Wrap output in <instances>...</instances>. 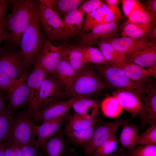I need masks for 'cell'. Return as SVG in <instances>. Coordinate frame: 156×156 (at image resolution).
<instances>
[{"label":"cell","mask_w":156,"mask_h":156,"mask_svg":"<svg viewBox=\"0 0 156 156\" xmlns=\"http://www.w3.org/2000/svg\"><path fill=\"white\" fill-rule=\"evenodd\" d=\"M41 27L37 1L33 0L29 23L24 31L20 42L21 52L28 73L47 40Z\"/></svg>","instance_id":"6da1fadb"},{"label":"cell","mask_w":156,"mask_h":156,"mask_svg":"<svg viewBox=\"0 0 156 156\" xmlns=\"http://www.w3.org/2000/svg\"><path fill=\"white\" fill-rule=\"evenodd\" d=\"M94 70L107 86L116 90H122L132 92L144 99L151 83L132 79L120 69L110 64H93Z\"/></svg>","instance_id":"7a4b0ae2"},{"label":"cell","mask_w":156,"mask_h":156,"mask_svg":"<svg viewBox=\"0 0 156 156\" xmlns=\"http://www.w3.org/2000/svg\"><path fill=\"white\" fill-rule=\"evenodd\" d=\"M33 0L10 1L11 13L5 19L7 35L6 40L12 46H19L21 38L31 18Z\"/></svg>","instance_id":"3957f363"},{"label":"cell","mask_w":156,"mask_h":156,"mask_svg":"<svg viewBox=\"0 0 156 156\" xmlns=\"http://www.w3.org/2000/svg\"><path fill=\"white\" fill-rule=\"evenodd\" d=\"M107 86L92 66L87 63L76 73L67 95L71 98L90 97L99 94Z\"/></svg>","instance_id":"277c9868"},{"label":"cell","mask_w":156,"mask_h":156,"mask_svg":"<svg viewBox=\"0 0 156 156\" xmlns=\"http://www.w3.org/2000/svg\"><path fill=\"white\" fill-rule=\"evenodd\" d=\"M36 126L33 113L28 107L14 117L10 133L7 140L16 142L22 146H35Z\"/></svg>","instance_id":"5b68a950"},{"label":"cell","mask_w":156,"mask_h":156,"mask_svg":"<svg viewBox=\"0 0 156 156\" xmlns=\"http://www.w3.org/2000/svg\"><path fill=\"white\" fill-rule=\"evenodd\" d=\"M38 10L42 29L48 40H61L62 22L59 16L41 0L37 1Z\"/></svg>","instance_id":"8992f818"},{"label":"cell","mask_w":156,"mask_h":156,"mask_svg":"<svg viewBox=\"0 0 156 156\" xmlns=\"http://www.w3.org/2000/svg\"><path fill=\"white\" fill-rule=\"evenodd\" d=\"M122 29L118 22L104 23L90 31L81 33L78 37L77 46L96 45L99 42L115 38Z\"/></svg>","instance_id":"52a82bcc"},{"label":"cell","mask_w":156,"mask_h":156,"mask_svg":"<svg viewBox=\"0 0 156 156\" xmlns=\"http://www.w3.org/2000/svg\"><path fill=\"white\" fill-rule=\"evenodd\" d=\"M27 73L25 72L16 80L6 94L5 99L8 101L6 107L14 117L18 109L29 103V92L26 81Z\"/></svg>","instance_id":"ba28073f"},{"label":"cell","mask_w":156,"mask_h":156,"mask_svg":"<svg viewBox=\"0 0 156 156\" xmlns=\"http://www.w3.org/2000/svg\"><path fill=\"white\" fill-rule=\"evenodd\" d=\"M0 69L14 80L20 79L26 72L20 50H0Z\"/></svg>","instance_id":"9c48e42d"},{"label":"cell","mask_w":156,"mask_h":156,"mask_svg":"<svg viewBox=\"0 0 156 156\" xmlns=\"http://www.w3.org/2000/svg\"><path fill=\"white\" fill-rule=\"evenodd\" d=\"M128 121L118 119L104 123L94 128L92 137L84 147L85 156L91 155L101 145L110 138L123 124Z\"/></svg>","instance_id":"30bf717a"},{"label":"cell","mask_w":156,"mask_h":156,"mask_svg":"<svg viewBox=\"0 0 156 156\" xmlns=\"http://www.w3.org/2000/svg\"><path fill=\"white\" fill-rule=\"evenodd\" d=\"M66 92L64 87L52 74H46L41 84L38 100V111L57 101Z\"/></svg>","instance_id":"8fae6325"},{"label":"cell","mask_w":156,"mask_h":156,"mask_svg":"<svg viewBox=\"0 0 156 156\" xmlns=\"http://www.w3.org/2000/svg\"><path fill=\"white\" fill-rule=\"evenodd\" d=\"M77 97H72L67 100L55 101L50 103L33 115L35 123L41 124L46 121L64 116L72 108L73 103Z\"/></svg>","instance_id":"7c38bea8"},{"label":"cell","mask_w":156,"mask_h":156,"mask_svg":"<svg viewBox=\"0 0 156 156\" xmlns=\"http://www.w3.org/2000/svg\"><path fill=\"white\" fill-rule=\"evenodd\" d=\"M61 45L56 46L47 40L35 64L41 67L47 74H53L61 59Z\"/></svg>","instance_id":"4fadbf2b"},{"label":"cell","mask_w":156,"mask_h":156,"mask_svg":"<svg viewBox=\"0 0 156 156\" xmlns=\"http://www.w3.org/2000/svg\"><path fill=\"white\" fill-rule=\"evenodd\" d=\"M46 74L41 67L35 64L33 69L27 77L26 81L30 97L28 107L32 112L33 115L38 112V103L39 92Z\"/></svg>","instance_id":"5bb4252c"},{"label":"cell","mask_w":156,"mask_h":156,"mask_svg":"<svg viewBox=\"0 0 156 156\" xmlns=\"http://www.w3.org/2000/svg\"><path fill=\"white\" fill-rule=\"evenodd\" d=\"M105 40L109 43L117 51L125 55L155 44L151 42L147 38H135L122 36Z\"/></svg>","instance_id":"9a60e30c"},{"label":"cell","mask_w":156,"mask_h":156,"mask_svg":"<svg viewBox=\"0 0 156 156\" xmlns=\"http://www.w3.org/2000/svg\"><path fill=\"white\" fill-rule=\"evenodd\" d=\"M112 94L122 109L130 114L132 117L140 114L144 104L142 97L132 92L122 90H116L112 92Z\"/></svg>","instance_id":"2e32d148"},{"label":"cell","mask_w":156,"mask_h":156,"mask_svg":"<svg viewBox=\"0 0 156 156\" xmlns=\"http://www.w3.org/2000/svg\"><path fill=\"white\" fill-rule=\"evenodd\" d=\"M83 16L77 9L63 16L61 40H69L78 36L82 29Z\"/></svg>","instance_id":"e0dca14e"},{"label":"cell","mask_w":156,"mask_h":156,"mask_svg":"<svg viewBox=\"0 0 156 156\" xmlns=\"http://www.w3.org/2000/svg\"><path fill=\"white\" fill-rule=\"evenodd\" d=\"M70 116L67 113L58 118L46 121L40 125H36L37 140L35 145L36 148H39L41 144L57 133L62 124L68 121Z\"/></svg>","instance_id":"ac0fdd59"},{"label":"cell","mask_w":156,"mask_h":156,"mask_svg":"<svg viewBox=\"0 0 156 156\" xmlns=\"http://www.w3.org/2000/svg\"><path fill=\"white\" fill-rule=\"evenodd\" d=\"M144 101L143 108L139 115L142 124H156V87L153 82L150 84Z\"/></svg>","instance_id":"d6986e66"},{"label":"cell","mask_w":156,"mask_h":156,"mask_svg":"<svg viewBox=\"0 0 156 156\" xmlns=\"http://www.w3.org/2000/svg\"><path fill=\"white\" fill-rule=\"evenodd\" d=\"M100 104L98 101L90 97H77L73 103L72 108L75 114L90 119L98 116Z\"/></svg>","instance_id":"ffe728a7"},{"label":"cell","mask_w":156,"mask_h":156,"mask_svg":"<svg viewBox=\"0 0 156 156\" xmlns=\"http://www.w3.org/2000/svg\"><path fill=\"white\" fill-rule=\"evenodd\" d=\"M67 143L62 132H59L41 144L39 148L46 156H64Z\"/></svg>","instance_id":"44dd1931"},{"label":"cell","mask_w":156,"mask_h":156,"mask_svg":"<svg viewBox=\"0 0 156 156\" xmlns=\"http://www.w3.org/2000/svg\"><path fill=\"white\" fill-rule=\"evenodd\" d=\"M111 64L118 68L132 79L148 83L153 82L147 69L137 64L126 62L124 61L116 64Z\"/></svg>","instance_id":"7402d4cb"},{"label":"cell","mask_w":156,"mask_h":156,"mask_svg":"<svg viewBox=\"0 0 156 156\" xmlns=\"http://www.w3.org/2000/svg\"><path fill=\"white\" fill-rule=\"evenodd\" d=\"M143 67H149L156 62V44L126 55L124 60Z\"/></svg>","instance_id":"603a6c76"},{"label":"cell","mask_w":156,"mask_h":156,"mask_svg":"<svg viewBox=\"0 0 156 156\" xmlns=\"http://www.w3.org/2000/svg\"><path fill=\"white\" fill-rule=\"evenodd\" d=\"M61 58L69 63L76 73L88 63L76 45H61Z\"/></svg>","instance_id":"cb8c5ba5"},{"label":"cell","mask_w":156,"mask_h":156,"mask_svg":"<svg viewBox=\"0 0 156 156\" xmlns=\"http://www.w3.org/2000/svg\"><path fill=\"white\" fill-rule=\"evenodd\" d=\"M76 73L72 66L61 58L52 75L60 82L67 93L74 81Z\"/></svg>","instance_id":"d4e9b609"},{"label":"cell","mask_w":156,"mask_h":156,"mask_svg":"<svg viewBox=\"0 0 156 156\" xmlns=\"http://www.w3.org/2000/svg\"><path fill=\"white\" fill-rule=\"evenodd\" d=\"M61 18L64 15L77 9L86 0H41Z\"/></svg>","instance_id":"484cf974"},{"label":"cell","mask_w":156,"mask_h":156,"mask_svg":"<svg viewBox=\"0 0 156 156\" xmlns=\"http://www.w3.org/2000/svg\"><path fill=\"white\" fill-rule=\"evenodd\" d=\"M122 126L118 139L121 148L118 151H122V149L131 150L135 146L136 141L139 135L138 126L131 124L127 121Z\"/></svg>","instance_id":"4316f807"},{"label":"cell","mask_w":156,"mask_h":156,"mask_svg":"<svg viewBox=\"0 0 156 156\" xmlns=\"http://www.w3.org/2000/svg\"><path fill=\"white\" fill-rule=\"evenodd\" d=\"M156 24L129 23L121 26L122 37L135 38H147Z\"/></svg>","instance_id":"83f0119b"},{"label":"cell","mask_w":156,"mask_h":156,"mask_svg":"<svg viewBox=\"0 0 156 156\" xmlns=\"http://www.w3.org/2000/svg\"><path fill=\"white\" fill-rule=\"evenodd\" d=\"M127 18L122 26L129 23L156 24V16L148 10L142 3L133 11Z\"/></svg>","instance_id":"f1b7e54d"},{"label":"cell","mask_w":156,"mask_h":156,"mask_svg":"<svg viewBox=\"0 0 156 156\" xmlns=\"http://www.w3.org/2000/svg\"><path fill=\"white\" fill-rule=\"evenodd\" d=\"M86 15L83 21L82 28L80 34L88 32L96 27L107 23L105 15L101 6Z\"/></svg>","instance_id":"f546056e"},{"label":"cell","mask_w":156,"mask_h":156,"mask_svg":"<svg viewBox=\"0 0 156 156\" xmlns=\"http://www.w3.org/2000/svg\"><path fill=\"white\" fill-rule=\"evenodd\" d=\"M103 57L109 64H114L125 60L126 55L115 49L109 43L104 40L97 44Z\"/></svg>","instance_id":"4dcf8cb0"},{"label":"cell","mask_w":156,"mask_h":156,"mask_svg":"<svg viewBox=\"0 0 156 156\" xmlns=\"http://www.w3.org/2000/svg\"><path fill=\"white\" fill-rule=\"evenodd\" d=\"M98 116L89 119L74 113L70 115L65 127V130H81L95 126L98 122Z\"/></svg>","instance_id":"1f68e13d"},{"label":"cell","mask_w":156,"mask_h":156,"mask_svg":"<svg viewBox=\"0 0 156 156\" xmlns=\"http://www.w3.org/2000/svg\"><path fill=\"white\" fill-rule=\"evenodd\" d=\"M77 46L87 63L95 64H108L99 49L89 45Z\"/></svg>","instance_id":"d6a6232c"},{"label":"cell","mask_w":156,"mask_h":156,"mask_svg":"<svg viewBox=\"0 0 156 156\" xmlns=\"http://www.w3.org/2000/svg\"><path fill=\"white\" fill-rule=\"evenodd\" d=\"M100 108L105 116L111 118L118 117L122 111L118 101L113 96L103 99L100 103Z\"/></svg>","instance_id":"836d02e7"},{"label":"cell","mask_w":156,"mask_h":156,"mask_svg":"<svg viewBox=\"0 0 156 156\" xmlns=\"http://www.w3.org/2000/svg\"><path fill=\"white\" fill-rule=\"evenodd\" d=\"M95 126L81 130H65L66 135L74 144L84 147L88 142L92 135Z\"/></svg>","instance_id":"e575fe53"},{"label":"cell","mask_w":156,"mask_h":156,"mask_svg":"<svg viewBox=\"0 0 156 156\" xmlns=\"http://www.w3.org/2000/svg\"><path fill=\"white\" fill-rule=\"evenodd\" d=\"M14 117L6 106L0 112V144L9 137Z\"/></svg>","instance_id":"d590c367"},{"label":"cell","mask_w":156,"mask_h":156,"mask_svg":"<svg viewBox=\"0 0 156 156\" xmlns=\"http://www.w3.org/2000/svg\"><path fill=\"white\" fill-rule=\"evenodd\" d=\"M119 142L116 133L96 149L91 155V156H105L112 154L117 148Z\"/></svg>","instance_id":"8d00e7d4"},{"label":"cell","mask_w":156,"mask_h":156,"mask_svg":"<svg viewBox=\"0 0 156 156\" xmlns=\"http://www.w3.org/2000/svg\"><path fill=\"white\" fill-rule=\"evenodd\" d=\"M101 7L104 13L107 23L118 22L123 19L121 11L116 5H110L103 3Z\"/></svg>","instance_id":"74e56055"},{"label":"cell","mask_w":156,"mask_h":156,"mask_svg":"<svg viewBox=\"0 0 156 156\" xmlns=\"http://www.w3.org/2000/svg\"><path fill=\"white\" fill-rule=\"evenodd\" d=\"M149 144H156V124L151 125L138 136L135 146Z\"/></svg>","instance_id":"f35d334b"},{"label":"cell","mask_w":156,"mask_h":156,"mask_svg":"<svg viewBox=\"0 0 156 156\" xmlns=\"http://www.w3.org/2000/svg\"><path fill=\"white\" fill-rule=\"evenodd\" d=\"M131 150L130 156H156V144L140 145Z\"/></svg>","instance_id":"ab89813d"},{"label":"cell","mask_w":156,"mask_h":156,"mask_svg":"<svg viewBox=\"0 0 156 156\" xmlns=\"http://www.w3.org/2000/svg\"><path fill=\"white\" fill-rule=\"evenodd\" d=\"M103 1L101 0H86L78 9L84 16L98 8L102 5Z\"/></svg>","instance_id":"60d3db41"},{"label":"cell","mask_w":156,"mask_h":156,"mask_svg":"<svg viewBox=\"0 0 156 156\" xmlns=\"http://www.w3.org/2000/svg\"><path fill=\"white\" fill-rule=\"evenodd\" d=\"M5 149L6 156H21L22 146L18 143L7 140Z\"/></svg>","instance_id":"b9f144b4"},{"label":"cell","mask_w":156,"mask_h":156,"mask_svg":"<svg viewBox=\"0 0 156 156\" xmlns=\"http://www.w3.org/2000/svg\"><path fill=\"white\" fill-rule=\"evenodd\" d=\"M120 1L122 3L123 13L127 18L133 11L141 3L137 0H121Z\"/></svg>","instance_id":"7bdbcfd3"},{"label":"cell","mask_w":156,"mask_h":156,"mask_svg":"<svg viewBox=\"0 0 156 156\" xmlns=\"http://www.w3.org/2000/svg\"><path fill=\"white\" fill-rule=\"evenodd\" d=\"M16 80L12 79L0 69V92H7Z\"/></svg>","instance_id":"ee69618b"},{"label":"cell","mask_w":156,"mask_h":156,"mask_svg":"<svg viewBox=\"0 0 156 156\" xmlns=\"http://www.w3.org/2000/svg\"><path fill=\"white\" fill-rule=\"evenodd\" d=\"M34 145L28 144L23 146L21 156H36L37 151Z\"/></svg>","instance_id":"f6af8a7d"},{"label":"cell","mask_w":156,"mask_h":156,"mask_svg":"<svg viewBox=\"0 0 156 156\" xmlns=\"http://www.w3.org/2000/svg\"><path fill=\"white\" fill-rule=\"evenodd\" d=\"M144 7L153 14L156 16V0H147L142 1Z\"/></svg>","instance_id":"bcb514c9"},{"label":"cell","mask_w":156,"mask_h":156,"mask_svg":"<svg viewBox=\"0 0 156 156\" xmlns=\"http://www.w3.org/2000/svg\"><path fill=\"white\" fill-rule=\"evenodd\" d=\"M10 1L0 0V17L4 15L5 11Z\"/></svg>","instance_id":"7dc6e473"},{"label":"cell","mask_w":156,"mask_h":156,"mask_svg":"<svg viewBox=\"0 0 156 156\" xmlns=\"http://www.w3.org/2000/svg\"><path fill=\"white\" fill-rule=\"evenodd\" d=\"M147 38L153 44H156V27L155 26L154 27L149 34Z\"/></svg>","instance_id":"c3c4849f"},{"label":"cell","mask_w":156,"mask_h":156,"mask_svg":"<svg viewBox=\"0 0 156 156\" xmlns=\"http://www.w3.org/2000/svg\"><path fill=\"white\" fill-rule=\"evenodd\" d=\"M5 19L4 15L0 17V36L3 35L6 32Z\"/></svg>","instance_id":"681fc988"},{"label":"cell","mask_w":156,"mask_h":156,"mask_svg":"<svg viewBox=\"0 0 156 156\" xmlns=\"http://www.w3.org/2000/svg\"><path fill=\"white\" fill-rule=\"evenodd\" d=\"M6 94L5 92H0V112L6 107L5 104Z\"/></svg>","instance_id":"f907efd6"},{"label":"cell","mask_w":156,"mask_h":156,"mask_svg":"<svg viewBox=\"0 0 156 156\" xmlns=\"http://www.w3.org/2000/svg\"><path fill=\"white\" fill-rule=\"evenodd\" d=\"M148 72L151 77L156 78V64H155L148 68L147 69Z\"/></svg>","instance_id":"816d5d0a"},{"label":"cell","mask_w":156,"mask_h":156,"mask_svg":"<svg viewBox=\"0 0 156 156\" xmlns=\"http://www.w3.org/2000/svg\"><path fill=\"white\" fill-rule=\"evenodd\" d=\"M6 144L5 142L0 144V156H6L5 149Z\"/></svg>","instance_id":"f5cc1de1"},{"label":"cell","mask_w":156,"mask_h":156,"mask_svg":"<svg viewBox=\"0 0 156 156\" xmlns=\"http://www.w3.org/2000/svg\"><path fill=\"white\" fill-rule=\"evenodd\" d=\"M105 1V3L108 5L117 6L119 1L118 0H106Z\"/></svg>","instance_id":"db71d44e"},{"label":"cell","mask_w":156,"mask_h":156,"mask_svg":"<svg viewBox=\"0 0 156 156\" xmlns=\"http://www.w3.org/2000/svg\"><path fill=\"white\" fill-rule=\"evenodd\" d=\"M66 156H81L77 154L73 149L69 150Z\"/></svg>","instance_id":"11a10c76"},{"label":"cell","mask_w":156,"mask_h":156,"mask_svg":"<svg viewBox=\"0 0 156 156\" xmlns=\"http://www.w3.org/2000/svg\"><path fill=\"white\" fill-rule=\"evenodd\" d=\"M7 32H6L2 36H0V50L1 49V44L3 41L6 40L7 38Z\"/></svg>","instance_id":"9f6ffc18"},{"label":"cell","mask_w":156,"mask_h":156,"mask_svg":"<svg viewBox=\"0 0 156 156\" xmlns=\"http://www.w3.org/2000/svg\"><path fill=\"white\" fill-rule=\"evenodd\" d=\"M36 156H45L40 149H39L38 151H37Z\"/></svg>","instance_id":"6f0895ef"},{"label":"cell","mask_w":156,"mask_h":156,"mask_svg":"<svg viewBox=\"0 0 156 156\" xmlns=\"http://www.w3.org/2000/svg\"><path fill=\"white\" fill-rule=\"evenodd\" d=\"M105 156H126L123 155H118L117 154H110Z\"/></svg>","instance_id":"680465c9"}]
</instances>
